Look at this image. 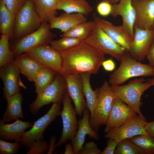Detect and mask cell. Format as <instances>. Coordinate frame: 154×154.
I'll list each match as a JSON object with an SVG mask.
<instances>
[{
  "instance_id": "obj_23",
  "label": "cell",
  "mask_w": 154,
  "mask_h": 154,
  "mask_svg": "<svg viewBox=\"0 0 154 154\" xmlns=\"http://www.w3.org/2000/svg\"><path fill=\"white\" fill-rule=\"evenodd\" d=\"M85 15L80 13H62L49 23L51 29H58L64 33L80 23L87 21Z\"/></svg>"
},
{
  "instance_id": "obj_13",
  "label": "cell",
  "mask_w": 154,
  "mask_h": 154,
  "mask_svg": "<svg viewBox=\"0 0 154 154\" xmlns=\"http://www.w3.org/2000/svg\"><path fill=\"white\" fill-rule=\"evenodd\" d=\"M154 40V29H134V38L129 53L138 61L143 60Z\"/></svg>"
},
{
  "instance_id": "obj_9",
  "label": "cell",
  "mask_w": 154,
  "mask_h": 154,
  "mask_svg": "<svg viewBox=\"0 0 154 154\" xmlns=\"http://www.w3.org/2000/svg\"><path fill=\"white\" fill-rule=\"evenodd\" d=\"M63 108L60 114L62 122L63 128L60 137L56 143L60 147L71 141L76 135L78 128L76 110L72 103V99L66 89L62 100Z\"/></svg>"
},
{
  "instance_id": "obj_48",
  "label": "cell",
  "mask_w": 154,
  "mask_h": 154,
  "mask_svg": "<svg viewBox=\"0 0 154 154\" xmlns=\"http://www.w3.org/2000/svg\"></svg>"
},
{
  "instance_id": "obj_49",
  "label": "cell",
  "mask_w": 154,
  "mask_h": 154,
  "mask_svg": "<svg viewBox=\"0 0 154 154\" xmlns=\"http://www.w3.org/2000/svg\"></svg>"
},
{
  "instance_id": "obj_29",
  "label": "cell",
  "mask_w": 154,
  "mask_h": 154,
  "mask_svg": "<svg viewBox=\"0 0 154 154\" xmlns=\"http://www.w3.org/2000/svg\"><path fill=\"white\" fill-rule=\"evenodd\" d=\"M95 23L94 20L80 23L64 33L60 37H73L85 41L93 30Z\"/></svg>"
},
{
  "instance_id": "obj_39",
  "label": "cell",
  "mask_w": 154,
  "mask_h": 154,
  "mask_svg": "<svg viewBox=\"0 0 154 154\" xmlns=\"http://www.w3.org/2000/svg\"><path fill=\"white\" fill-rule=\"evenodd\" d=\"M112 5L104 1H102L97 5L96 9L98 13L102 17H106L111 15Z\"/></svg>"
},
{
  "instance_id": "obj_36",
  "label": "cell",
  "mask_w": 154,
  "mask_h": 154,
  "mask_svg": "<svg viewBox=\"0 0 154 154\" xmlns=\"http://www.w3.org/2000/svg\"><path fill=\"white\" fill-rule=\"evenodd\" d=\"M10 143L0 139V154H16L17 153L21 145L18 141Z\"/></svg>"
},
{
  "instance_id": "obj_38",
  "label": "cell",
  "mask_w": 154,
  "mask_h": 154,
  "mask_svg": "<svg viewBox=\"0 0 154 154\" xmlns=\"http://www.w3.org/2000/svg\"><path fill=\"white\" fill-rule=\"evenodd\" d=\"M8 9L16 15L23 6L26 0H3Z\"/></svg>"
},
{
  "instance_id": "obj_11",
  "label": "cell",
  "mask_w": 154,
  "mask_h": 154,
  "mask_svg": "<svg viewBox=\"0 0 154 154\" xmlns=\"http://www.w3.org/2000/svg\"><path fill=\"white\" fill-rule=\"evenodd\" d=\"M147 123L139 115L136 116L119 127L109 130L104 135L105 138L114 140L117 143L141 134H148L145 129Z\"/></svg>"
},
{
  "instance_id": "obj_22",
  "label": "cell",
  "mask_w": 154,
  "mask_h": 154,
  "mask_svg": "<svg viewBox=\"0 0 154 154\" xmlns=\"http://www.w3.org/2000/svg\"><path fill=\"white\" fill-rule=\"evenodd\" d=\"M14 60L20 73L32 82H34L38 72L43 66L37 61L25 53L16 56Z\"/></svg>"
},
{
  "instance_id": "obj_18",
  "label": "cell",
  "mask_w": 154,
  "mask_h": 154,
  "mask_svg": "<svg viewBox=\"0 0 154 154\" xmlns=\"http://www.w3.org/2000/svg\"><path fill=\"white\" fill-rule=\"evenodd\" d=\"M66 89L73 101L77 114L81 117L86 108V102L83 92L82 82L80 74L64 77Z\"/></svg>"
},
{
  "instance_id": "obj_17",
  "label": "cell",
  "mask_w": 154,
  "mask_h": 154,
  "mask_svg": "<svg viewBox=\"0 0 154 154\" xmlns=\"http://www.w3.org/2000/svg\"><path fill=\"white\" fill-rule=\"evenodd\" d=\"M111 15L114 17L118 16L121 17V25L127 34L133 40L135 13L132 0H120L117 3L113 4Z\"/></svg>"
},
{
  "instance_id": "obj_35",
  "label": "cell",
  "mask_w": 154,
  "mask_h": 154,
  "mask_svg": "<svg viewBox=\"0 0 154 154\" xmlns=\"http://www.w3.org/2000/svg\"><path fill=\"white\" fill-rule=\"evenodd\" d=\"M49 144L45 140L42 139L35 141L31 145L26 154H44L47 153Z\"/></svg>"
},
{
  "instance_id": "obj_31",
  "label": "cell",
  "mask_w": 154,
  "mask_h": 154,
  "mask_svg": "<svg viewBox=\"0 0 154 154\" xmlns=\"http://www.w3.org/2000/svg\"><path fill=\"white\" fill-rule=\"evenodd\" d=\"M10 36L2 35L0 40V67L14 59V52L10 49L9 43Z\"/></svg>"
},
{
  "instance_id": "obj_42",
  "label": "cell",
  "mask_w": 154,
  "mask_h": 154,
  "mask_svg": "<svg viewBox=\"0 0 154 154\" xmlns=\"http://www.w3.org/2000/svg\"><path fill=\"white\" fill-rule=\"evenodd\" d=\"M146 57L149 62V65L154 67V40L149 49Z\"/></svg>"
},
{
  "instance_id": "obj_20",
  "label": "cell",
  "mask_w": 154,
  "mask_h": 154,
  "mask_svg": "<svg viewBox=\"0 0 154 154\" xmlns=\"http://www.w3.org/2000/svg\"><path fill=\"white\" fill-rule=\"evenodd\" d=\"M93 18L114 41L129 52L133 40L121 25H115L110 21L97 16L95 14H93Z\"/></svg>"
},
{
  "instance_id": "obj_40",
  "label": "cell",
  "mask_w": 154,
  "mask_h": 154,
  "mask_svg": "<svg viewBox=\"0 0 154 154\" xmlns=\"http://www.w3.org/2000/svg\"><path fill=\"white\" fill-rule=\"evenodd\" d=\"M107 145L101 154H114L118 143L114 140L108 139Z\"/></svg>"
},
{
  "instance_id": "obj_19",
  "label": "cell",
  "mask_w": 154,
  "mask_h": 154,
  "mask_svg": "<svg viewBox=\"0 0 154 154\" xmlns=\"http://www.w3.org/2000/svg\"><path fill=\"white\" fill-rule=\"evenodd\" d=\"M90 112L88 109L86 108L83 112L82 118L78 121V128L76 135L70 141L74 154H78L83 146L87 135L90 138L95 140H98L100 138L97 131L94 129L90 125Z\"/></svg>"
},
{
  "instance_id": "obj_14",
  "label": "cell",
  "mask_w": 154,
  "mask_h": 154,
  "mask_svg": "<svg viewBox=\"0 0 154 154\" xmlns=\"http://www.w3.org/2000/svg\"><path fill=\"white\" fill-rule=\"evenodd\" d=\"M135 13L134 29H154V0H132Z\"/></svg>"
},
{
  "instance_id": "obj_21",
  "label": "cell",
  "mask_w": 154,
  "mask_h": 154,
  "mask_svg": "<svg viewBox=\"0 0 154 154\" xmlns=\"http://www.w3.org/2000/svg\"><path fill=\"white\" fill-rule=\"evenodd\" d=\"M5 123L0 120V138L5 141H18L21 138L25 130L32 126L31 123L19 119L11 123Z\"/></svg>"
},
{
  "instance_id": "obj_27",
  "label": "cell",
  "mask_w": 154,
  "mask_h": 154,
  "mask_svg": "<svg viewBox=\"0 0 154 154\" xmlns=\"http://www.w3.org/2000/svg\"><path fill=\"white\" fill-rule=\"evenodd\" d=\"M15 16L8 9L3 0H0V31L1 35L10 36L13 33Z\"/></svg>"
},
{
  "instance_id": "obj_32",
  "label": "cell",
  "mask_w": 154,
  "mask_h": 154,
  "mask_svg": "<svg viewBox=\"0 0 154 154\" xmlns=\"http://www.w3.org/2000/svg\"><path fill=\"white\" fill-rule=\"evenodd\" d=\"M130 139L135 144L144 150L146 154H154V137L151 135L141 134Z\"/></svg>"
},
{
  "instance_id": "obj_10",
  "label": "cell",
  "mask_w": 154,
  "mask_h": 154,
  "mask_svg": "<svg viewBox=\"0 0 154 154\" xmlns=\"http://www.w3.org/2000/svg\"><path fill=\"white\" fill-rule=\"evenodd\" d=\"M94 20L96 23L94 27L84 41L98 48L104 54L110 55L120 61L128 52L114 41Z\"/></svg>"
},
{
  "instance_id": "obj_47",
  "label": "cell",
  "mask_w": 154,
  "mask_h": 154,
  "mask_svg": "<svg viewBox=\"0 0 154 154\" xmlns=\"http://www.w3.org/2000/svg\"><path fill=\"white\" fill-rule=\"evenodd\" d=\"M147 81L150 83L152 86H154V76L153 78L148 79Z\"/></svg>"
},
{
  "instance_id": "obj_12",
  "label": "cell",
  "mask_w": 154,
  "mask_h": 154,
  "mask_svg": "<svg viewBox=\"0 0 154 154\" xmlns=\"http://www.w3.org/2000/svg\"><path fill=\"white\" fill-rule=\"evenodd\" d=\"M49 44L39 46L25 53L35 59L43 66L60 73L62 69L60 53Z\"/></svg>"
},
{
  "instance_id": "obj_41",
  "label": "cell",
  "mask_w": 154,
  "mask_h": 154,
  "mask_svg": "<svg viewBox=\"0 0 154 154\" xmlns=\"http://www.w3.org/2000/svg\"><path fill=\"white\" fill-rule=\"evenodd\" d=\"M102 65L105 70L108 72L114 70L116 66L115 63L111 58L105 60L102 63Z\"/></svg>"
},
{
  "instance_id": "obj_7",
  "label": "cell",
  "mask_w": 154,
  "mask_h": 154,
  "mask_svg": "<svg viewBox=\"0 0 154 154\" xmlns=\"http://www.w3.org/2000/svg\"><path fill=\"white\" fill-rule=\"evenodd\" d=\"M50 24L42 22L36 31L17 40L12 46L13 51L16 56L25 53L40 45L50 44L56 35L50 31Z\"/></svg>"
},
{
  "instance_id": "obj_34",
  "label": "cell",
  "mask_w": 154,
  "mask_h": 154,
  "mask_svg": "<svg viewBox=\"0 0 154 154\" xmlns=\"http://www.w3.org/2000/svg\"><path fill=\"white\" fill-rule=\"evenodd\" d=\"M82 41H83L77 38L64 37L59 39L52 40L50 44L56 51L61 52L76 46Z\"/></svg>"
},
{
  "instance_id": "obj_37",
  "label": "cell",
  "mask_w": 154,
  "mask_h": 154,
  "mask_svg": "<svg viewBox=\"0 0 154 154\" xmlns=\"http://www.w3.org/2000/svg\"><path fill=\"white\" fill-rule=\"evenodd\" d=\"M102 151L94 141L86 143L79 151L78 154H101Z\"/></svg>"
},
{
  "instance_id": "obj_33",
  "label": "cell",
  "mask_w": 154,
  "mask_h": 154,
  "mask_svg": "<svg viewBox=\"0 0 154 154\" xmlns=\"http://www.w3.org/2000/svg\"><path fill=\"white\" fill-rule=\"evenodd\" d=\"M115 154H146L142 149L138 147L130 139H123L117 144Z\"/></svg>"
},
{
  "instance_id": "obj_15",
  "label": "cell",
  "mask_w": 154,
  "mask_h": 154,
  "mask_svg": "<svg viewBox=\"0 0 154 154\" xmlns=\"http://www.w3.org/2000/svg\"><path fill=\"white\" fill-rule=\"evenodd\" d=\"M137 113L127 104L116 97L109 116L104 132L119 127L136 116Z\"/></svg>"
},
{
  "instance_id": "obj_46",
  "label": "cell",
  "mask_w": 154,
  "mask_h": 154,
  "mask_svg": "<svg viewBox=\"0 0 154 154\" xmlns=\"http://www.w3.org/2000/svg\"><path fill=\"white\" fill-rule=\"evenodd\" d=\"M108 1L112 4L116 3L118 2L120 0H102Z\"/></svg>"
},
{
  "instance_id": "obj_24",
  "label": "cell",
  "mask_w": 154,
  "mask_h": 154,
  "mask_svg": "<svg viewBox=\"0 0 154 154\" xmlns=\"http://www.w3.org/2000/svg\"><path fill=\"white\" fill-rule=\"evenodd\" d=\"M23 100V95L20 92L7 99V106L2 117L3 121L9 122L19 118H24L22 106Z\"/></svg>"
},
{
  "instance_id": "obj_43",
  "label": "cell",
  "mask_w": 154,
  "mask_h": 154,
  "mask_svg": "<svg viewBox=\"0 0 154 154\" xmlns=\"http://www.w3.org/2000/svg\"><path fill=\"white\" fill-rule=\"evenodd\" d=\"M56 137L54 135L51 136L50 138V144L47 153V154H52L56 147Z\"/></svg>"
},
{
  "instance_id": "obj_26",
  "label": "cell",
  "mask_w": 154,
  "mask_h": 154,
  "mask_svg": "<svg viewBox=\"0 0 154 154\" xmlns=\"http://www.w3.org/2000/svg\"><path fill=\"white\" fill-rule=\"evenodd\" d=\"M42 22L49 23L56 17L57 0H32Z\"/></svg>"
},
{
  "instance_id": "obj_1",
  "label": "cell",
  "mask_w": 154,
  "mask_h": 154,
  "mask_svg": "<svg viewBox=\"0 0 154 154\" xmlns=\"http://www.w3.org/2000/svg\"><path fill=\"white\" fill-rule=\"evenodd\" d=\"M60 53L62 69L60 74L64 77L84 72L96 74L105 60L102 52L84 41Z\"/></svg>"
},
{
  "instance_id": "obj_16",
  "label": "cell",
  "mask_w": 154,
  "mask_h": 154,
  "mask_svg": "<svg viewBox=\"0 0 154 154\" xmlns=\"http://www.w3.org/2000/svg\"><path fill=\"white\" fill-rule=\"evenodd\" d=\"M0 68V77L4 86L3 96L6 100L20 92L19 78L21 73L14 59Z\"/></svg>"
},
{
  "instance_id": "obj_30",
  "label": "cell",
  "mask_w": 154,
  "mask_h": 154,
  "mask_svg": "<svg viewBox=\"0 0 154 154\" xmlns=\"http://www.w3.org/2000/svg\"><path fill=\"white\" fill-rule=\"evenodd\" d=\"M56 72L46 67L43 66L38 72L34 82L35 92L40 94L54 80Z\"/></svg>"
},
{
  "instance_id": "obj_28",
  "label": "cell",
  "mask_w": 154,
  "mask_h": 154,
  "mask_svg": "<svg viewBox=\"0 0 154 154\" xmlns=\"http://www.w3.org/2000/svg\"><path fill=\"white\" fill-rule=\"evenodd\" d=\"M82 78L83 85V92L85 97L86 102V108L88 109L92 115L97 101L98 88L93 90L90 83L91 74L87 72L80 74Z\"/></svg>"
},
{
  "instance_id": "obj_44",
  "label": "cell",
  "mask_w": 154,
  "mask_h": 154,
  "mask_svg": "<svg viewBox=\"0 0 154 154\" xmlns=\"http://www.w3.org/2000/svg\"><path fill=\"white\" fill-rule=\"evenodd\" d=\"M145 129L148 134L154 137V121L147 123Z\"/></svg>"
},
{
  "instance_id": "obj_6",
  "label": "cell",
  "mask_w": 154,
  "mask_h": 154,
  "mask_svg": "<svg viewBox=\"0 0 154 154\" xmlns=\"http://www.w3.org/2000/svg\"><path fill=\"white\" fill-rule=\"evenodd\" d=\"M66 89L64 77L56 73L52 82L37 94L35 100L29 105L30 113L36 116L40 109L45 105L51 103H62Z\"/></svg>"
},
{
  "instance_id": "obj_45",
  "label": "cell",
  "mask_w": 154,
  "mask_h": 154,
  "mask_svg": "<svg viewBox=\"0 0 154 154\" xmlns=\"http://www.w3.org/2000/svg\"><path fill=\"white\" fill-rule=\"evenodd\" d=\"M63 154H74L73 148L71 142L65 144V150Z\"/></svg>"
},
{
  "instance_id": "obj_4",
  "label": "cell",
  "mask_w": 154,
  "mask_h": 154,
  "mask_svg": "<svg viewBox=\"0 0 154 154\" xmlns=\"http://www.w3.org/2000/svg\"><path fill=\"white\" fill-rule=\"evenodd\" d=\"M98 88L96 102L90 119L91 126L97 131L100 126L106 125L115 98L108 82L105 81Z\"/></svg>"
},
{
  "instance_id": "obj_3",
  "label": "cell",
  "mask_w": 154,
  "mask_h": 154,
  "mask_svg": "<svg viewBox=\"0 0 154 154\" xmlns=\"http://www.w3.org/2000/svg\"><path fill=\"white\" fill-rule=\"evenodd\" d=\"M144 78L131 80L126 84L111 86L116 98L127 104L143 119L146 118L140 110L141 97L152 85Z\"/></svg>"
},
{
  "instance_id": "obj_2",
  "label": "cell",
  "mask_w": 154,
  "mask_h": 154,
  "mask_svg": "<svg viewBox=\"0 0 154 154\" xmlns=\"http://www.w3.org/2000/svg\"><path fill=\"white\" fill-rule=\"evenodd\" d=\"M119 67L109 77L111 86L119 85L129 79L138 76H154V67L133 58L128 52L121 59Z\"/></svg>"
},
{
  "instance_id": "obj_8",
  "label": "cell",
  "mask_w": 154,
  "mask_h": 154,
  "mask_svg": "<svg viewBox=\"0 0 154 154\" xmlns=\"http://www.w3.org/2000/svg\"><path fill=\"white\" fill-rule=\"evenodd\" d=\"M61 103H54L47 112L38 119L34 123L31 128L25 131L18 141L21 146L30 149L35 141L43 139V132L48 126L60 115Z\"/></svg>"
},
{
  "instance_id": "obj_5",
  "label": "cell",
  "mask_w": 154,
  "mask_h": 154,
  "mask_svg": "<svg viewBox=\"0 0 154 154\" xmlns=\"http://www.w3.org/2000/svg\"><path fill=\"white\" fill-rule=\"evenodd\" d=\"M42 22L32 0H26L16 15L13 33L19 40L37 30Z\"/></svg>"
},
{
  "instance_id": "obj_25",
  "label": "cell",
  "mask_w": 154,
  "mask_h": 154,
  "mask_svg": "<svg viewBox=\"0 0 154 154\" xmlns=\"http://www.w3.org/2000/svg\"><path fill=\"white\" fill-rule=\"evenodd\" d=\"M56 9L67 13H80L85 16L93 11L85 0H57Z\"/></svg>"
}]
</instances>
